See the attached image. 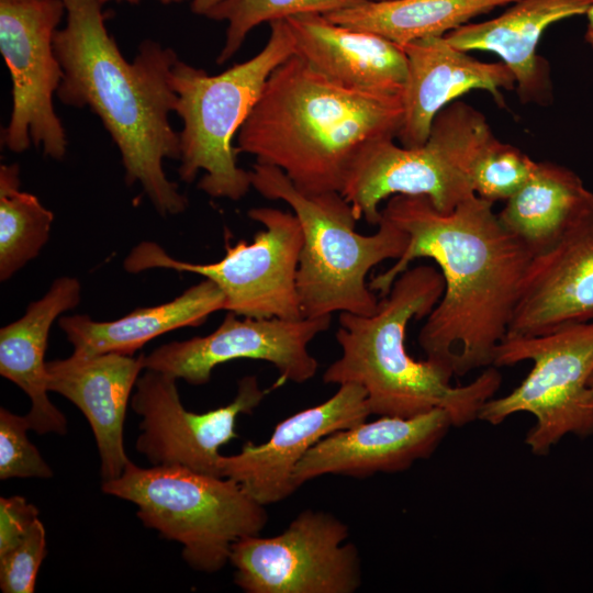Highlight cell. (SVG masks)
<instances>
[{"mask_svg":"<svg viewBox=\"0 0 593 593\" xmlns=\"http://www.w3.org/2000/svg\"><path fill=\"white\" fill-rule=\"evenodd\" d=\"M493 204L474 193L441 212L425 195L396 194L381 209L409 235V244L369 287L383 296L415 259L437 264L445 290L417 340L426 358L454 377L493 366L534 256L503 226Z\"/></svg>","mask_w":593,"mask_h":593,"instance_id":"1","label":"cell"},{"mask_svg":"<svg viewBox=\"0 0 593 593\" xmlns=\"http://www.w3.org/2000/svg\"><path fill=\"white\" fill-rule=\"evenodd\" d=\"M63 2L66 25L54 38L63 69L58 99L98 115L121 154L125 182L139 183L160 215L183 212L188 199L163 167L165 159L180 157L179 133L169 122L177 105L171 86L177 54L146 40L127 61L107 29L99 0Z\"/></svg>","mask_w":593,"mask_h":593,"instance_id":"2","label":"cell"},{"mask_svg":"<svg viewBox=\"0 0 593 593\" xmlns=\"http://www.w3.org/2000/svg\"><path fill=\"white\" fill-rule=\"evenodd\" d=\"M403 112V93L344 87L293 54L269 76L235 147L303 193L342 192L360 154L398 136Z\"/></svg>","mask_w":593,"mask_h":593,"instance_id":"3","label":"cell"},{"mask_svg":"<svg viewBox=\"0 0 593 593\" xmlns=\"http://www.w3.org/2000/svg\"><path fill=\"white\" fill-rule=\"evenodd\" d=\"M444 290L440 270L418 265L394 280L372 314L339 313L336 340L342 356L325 370L324 383L360 384L371 414L380 416L411 417L438 407L448 413L452 426L478 419L502 384L497 367L484 368L470 383L454 387L449 370L427 358L414 359L405 347L409 323L427 317Z\"/></svg>","mask_w":593,"mask_h":593,"instance_id":"4","label":"cell"},{"mask_svg":"<svg viewBox=\"0 0 593 593\" xmlns=\"http://www.w3.org/2000/svg\"><path fill=\"white\" fill-rule=\"evenodd\" d=\"M249 172L251 188L289 204L300 222L303 244L296 289L302 315L372 314L379 299L367 275L384 260L399 259L409 235L383 215L374 234H360L353 206L340 192L303 193L282 170L257 161Z\"/></svg>","mask_w":593,"mask_h":593,"instance_id":"5","label":"cell"},{"mask_svg":"<svg viewBox=\"0 0 593 593\" xmlns=\"http://www.w3.org/2000/svg\"><path fill=\"white\" fill-rule=\"evenodd\" d=\"M293 54L289 25L278 20L270 23V35L258 54L221 74L211 75L178 58L171 86L177 94L175 112L183 123L178 159L183 182L191 183L204 171L198 188L208 195L237 201L247 194L250 172L237 165L233 141L271 72Z\"/></svg>","mask_w":593,"mask_h":593,"instance_id":"6","label":"cell"},{"mask_svg":"<svg viewBox=\"0 0 593 593\" xmlns=\"http://www.w3.org/2000/svg\"><path fill=\"white\" fill-rule=\"evenodd\" d=\"M101 489L136 504L144 526L180 542L186 562L206 573L220 571L232 545L258 535L268 521L265 505L236 481L179 466L141 468L130 461Z\"/></svg>","mask_w":593,"mask_h":593,"instance_id":"7","label":"cell"},{"mask_svg":"<svg viewBox=\"0 0 593 593\" xmlns=\"http://www.w3.org/2000/svg\"><path fill=\"white\" fill-rule=\"evenodd\" d=\"M493 136L480 111L454 101L435 116L423 145L404 147L385 138L368 146L340 193L356 217L371 225L381 220V202L396 194L425 195L439 211L450 212L474 194L472 166Z\"/></svg>","mask_w":593,"mask_h":593,"instance_id":"8","label":"cell"},{"mask_svg":"<svg viewBox=\"0 0 593 593\" xmlns=\"http://www.w3.org/2000/svg\"><path fill=\"white\" fill-rule=\"evenodd\" d=\"M532 361L526 378L512 392L492 398L479 418L499 425L517 413H529L534 425L525 444L536 456H546L567 435L593 436V321L566 325L532 337H505L493 366Z\"/></svg>","mask_w":593,"mask_h":593,"instance_id":"9","label":"cell"},{"mask_svg":"<svg viewBox=\"0 0 593 593\" xmlns=\"http://www.w3.org/2000/svg\"><path fill=\"white\" fill-rule=\"evenodd\" d=\"M250 220L265 228L253 242H226L222 259L210 264L178 260L154 242L136 245L124 260L132 273L149 269L191 272L212 280L224 295V311L253 318L303 317L296 289V273L303 235L294 213L258 206Z\"/></svg>","mask_w":593,"mask_h":593,"instance_id":"10","label":"cell"},{"mask_svg":"<svg viewBox=\"0 0 593 593\" xmlns=\"http://www.w3.org/2000/svg\"><path fill=\"white\" fill-rule=\"evenodd\" d=\"M65 13L63 0H0V52L12 80V109L1 144L22 153L31 145L63 159L66 131L55 112L63 69L54 38Z\"/></svg>","mask_w":593,"mask_h":593,"instance_id":"11","label":"cell"},{"mask_svg":"<svg viewBox=\"0 0 593 593\" xmlns=\"http://www.w3.org/2000/svg\"><path fill=\"white\" fill-rule=\"evenodd\" d=\"M348 526L331 513L302 511L273 537L237 539L230 562L248 593H353L361 584L357 547Z\"/></svg>","mask_w":593,"mask_h":593,"instance_id":"12","label":"cell"},{"mask_svg":"<svg viewBox=\"0 0 593 593\" xmlns=\"http://www.w3.org/2000/svg\"><path fill=\"white\" fill-rule=\"evenodd\" d=\"M332 324V315L300 318H253L226 312L220 326L206 336L171 342L144 355V369L168 373L192 385L209 382L212 370L237 359L264 360L279 371V384L303 383L318 368L310 343Z\"/></svg>","mask_w":593,"mask_h":593,"instance_id":"13","label":"cell"},{"mask_svg":"<svg viewBox=\"0 0 593 593\" xmlns=\"http://www.w3.org/2000/svg\"><path fill=\"white\" fill-rule=\"evenodd\" d=\"M176 381L168 373L148 369L138 377L131 400L133 411L142 417L135 447L152 466H179L221 477L220 447L237 437V416L251 414L269 390H261L255 376H246L238 381L231 403L193 413L183 407Z\"/></svg>","mask_w":593,"mask_h":593,"instance_id":"14","label":"cell"},{"mask_svg":"<svg viewBox=\"0 0 593 593\" xmlns=\"http://www.w3.org/2000/svg\"><path fill=\"white\" fill-rule=\"evenodd\" d=\"M370 414L367 391L357 383L340 384L328 400L277 424L266 443L247 441L240 452L221 455L220 474L236 481L262 505L280 502L296 491L294 469L317 441Z\"/></svg>","mask_w":593,"mask_h":593,"instance_id":"15","label":"cell"},{"mask_svg":"<svg viewBox=\"0 0 593 593\" xmlns=\"http://www.w3.org/2000/svg\"><path fill=\"white\" fill-rule=\"evenodd\" d=\"M451 426L448 413L438 407L411 417L363 421L317 441L295 467L293 483L298 489L325 474L365 478L406 470L430 457Z\"/></svg>","mask_w":593,"mask_h":593,"instance_id":"16","label":"cell"},{"mask_svg":"<svg viewBox=\"0 0 593 593\" xmlns=\"http://www.w3.org/2000/svg\"><path fill=\"white\" fill-rule=\"evenodd\" d=\"M593 321V215L533 256L505 337Z\"/></svg>","mask_w":593,"mask_h":593,"instance_id":"17","label":"cell"},{"mask_svg":"<svg viewBox=\"0 0 593 593\" xmlns=\"http://www.w3.org/2000/svg\"><path fill=\"white\" fill-rule=\"evenodd\" d=\"M402 47L407 58V78L396 138L404 147L423 145L435 116L460 96L474 89L485 90L503 107L502 91L515 88V78L503 61L475 59L444 36L421 38Z\"/></svg>","mask_w":593,"mask_h":593,"instance_id":"18","label":"cell"},{"mask_svg":"<svg viewBox=\"0 0 593 593\" xmlns=\"http://www.w3.org/2000/svg\"><path fill=\"white\" fill-rule=\"evenodd\" d=\"M142 369L143 354L136 358L116 353L72 354L46 362L48 390L72 402L91 426L102 481L119 478L131 461L124 450L123 424L130 394Z\"/></svg>","mask_w":593,"mask_h":593,"instance_id":"19","label":"cell"},{"mask_svg":"<svg viewBox=\"0 0 593 593\" xmlns=\"http://www.w3.org/2000/svg\"><path fill=\"white\" fill-rule=\"evenodd\" d=\"M504 13L480 23L463 24L444 35L454 47L500 56L515 78L523 103L547 104L552 83L547 60L537 53L545 30L563 19L586 14L593 0H517Z\"/></svg>","mask_w":593,"mask_h":593,"instance_id":"20","label":"cell"},{"mask_svg":"<svg viewBox=\"0 0 593 593\" xmlns=\"http://www.w3.org/2000/svg\"><path fill=\"white\" fill-rule=\"evenodd\" d=\"M295 54L344 87L379 93H403L407 58L403 47L379 34L347 27L324 14L286 20Z\"/></svg>","mask_w":593,"mask_h":593,"instance_id":"21","label":"cell"},{"mask_svg":"<svg viewBox=\"0 0 593 593\" xmlns=\"http://www.w3.org/2000/svg\"><path fill=\"white\" fill-rule=\"evenodd\" d=\"M77 278L60 277L48 291L29 304L19 320L0 329V374L22 389L31 400L25 415L30 429L37 434L67 433L65 415L48 398L45 351L54 322L80 301Z\"/></svg>","mask_w":593,"mask_h":593,"instance_id":"22","label":"cell"},{"mask_svg":"<svg viewBox=\"0 0 593 593\" xmlns=\"http://www.w3.org/2000/svg\"><path fill=\"white\" fill-rule=\"evenodd\" d=\"M221 310L222 291L204 278L172 301L136 309L118 320L94 321L89 315L75 314L61 316L58 323L75 355H133L153 338L177 328L200 326Z\"/></svg>","mask_w":593,"mask_h":593,"instance_id":"23","label":"cell"},{"mask_svg":"<svg viewBox=\"0 0 593 593\" xmlns=\"http://www.w3.org/2000/svg\"><path fill=\"white\" fill-rule=\"evenodd\" d=\"M593 215V193L571 169L537 163L527 182L497 213L503 226L533 255L557 243Z\"/></svg>","mask_w":593,"mask_h":593,"instance_id":"24","label":"cell"},{"mask_svg":"<svg viewBox=\"0 0 593 593\" xmlns=\"http://www.w3.org/2000/svg\"><path fill=\"white\" fill-rule=\"evenodd\" d=\"M517 0H360L324 14L329 21L379 34L401 46L444 36L471 19Z\"/></svg>","mask_w":593,"mask_h":593,"instance_id":"25","label":"cell"},{"mask_svg":"<svg viewBox=\"0 0 593 593\" xmlns=\"http://www.w3.org/2000/svg\"><path fill=\"white\" fill-rule=\"evenodd\" d=\"M18 164L0 166V280L33 260L49 239L54 214L38 198L20 190Z\"/></svg>","mask_w":593,"mask_h":593,"instance_id":"26","label":"cell"},{"mask_svg":"<svg viewBox=\"0 0 593 593\" xmlns=\"http://www.w3.org/2000/svg\"><path fill=\"white\" fill-rule=\"evenodd\" d=\"M357 1L360 0H223L208 16L227 23L224 45L216 61L224 64L230 60L250 31L262 23L309 13L326 14Z\"/></svg>","mask_w":593,"mask_h":593,"instance_id":"27","label":"cell"},{"mask_svg":"<svg viewBox=\"0 0 593 593\" xmlns=\"http://www.w3.org/2000/svg\"><path fill=\"white\" fill-rule=\"evenodd\" d=\"M536 166L527 154L493 136L473 163L472 189L485 200L506 201L527 182Z\"/></svg>","mask_w":593,"mask_h":593,"instance_id":"28","label":"cell"},{"mask_svg":"<svg viewBox=\"0 0 593 593\" xmlns=\"http://www.w3.org/2000/svg\"><path fill=\"white\" fill-rule=\"evenodd\" d=\"M25 416L0 409V479L51 478L53 471L29 440Z\"/></svg>","mask_w":593,"mask_h":593,"instance_id":"29","label":"cell"},{"mask_svg":"<svg viewBox=\"0 0 593 593\" xmlns=\"http://www.w3.org/2000/svg\"><path fill=\"white\" fill-rule=\"evenodd\" d=\"M47 553L46 534L37 518L22 539L0 556V588L3 593H33L36 575Z\"/></svg>","mask_w":593,"mask_h":593,"instance_id":"30","label":"cell"},{"mask_svg":"<svg viewBox=\"0 0 593 593\" xmlns=\"http://www.w3.org/2000/svg\"><path fill=\"white\" fill-rule=\"evenodd\" d=\"M38 514L37 507L22 496L0 499V556L22 539Z\"/></svg>","mask_w":593,"mask_h":593,"instance_id":"31","label":"cell"},{"mask_svg":"<svg viewBox=\"0 0 593 593\" xmlns=\"http://www.w3.org/2000/svg\"><path fill=\"white\" fill-rule=\"evenodd\" d=\"M223 0H190L191 11L194 14L205 18L222 2Z\"/></svg>","mask_w":593,"mask_h":593,"instance_id":"32","label":"cell"},{"mask_svg":"<svg viewBox=\"0 0 593 593\" xmlns=\"http://www.w3.org/2000/svg\"><path fill=\"white\" fill-rule=\"evenodd\" d=\"M586 16H588V24H586V30L584 34V40L586 44L590 46L591 51L593 52V5L586 12Z\"/></svg>","mask_w":593,"mask_h":593,"instance_id":"33","label":"cell"},{"mask_svg":"<svg viewBox=\"0 0 593 593\" xmlns=\"http://www.w3.org/2000/svg\"><path fill=\"white\" fill-rule=\"evenodd\" d=\"M102 4L109 2V1H125V2H128L131 4H137L139 3L141 0H99ZM159 1L160 3L163 4H172V3H180L184 0H157Z\"/></svg>","mask_w":593,"mask_h":593,"instance_id":"34","label":"cell"},{"mask_svg":"<svg viewBox=\"0 0 593 593\" xmlns=\"http://www.w3.org/2000/svg\"><path fill=\"white\" fill-rule=\"evenodd\" d=\"M589 387L593 390V372L589 379Z\"/></svg>","mask_w":593,"mask_h":593,"instance_id":"35","label":"cell"},{"mask_svg":"<svg viewBox=\"0 0 593 593\" xmlns=\"http://www.w3.org/2000/svg\"><path fill=\"white\" fill-rule=\"evenodd\" d=\"M369 1H385V0H369Z\"/></svg>","mask_w":593,"mask_h":593,"instance_id":"36","label":"cell"}]
</instances>
